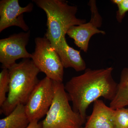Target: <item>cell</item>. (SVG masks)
<instances>
[{"label":"cell","instance_id":"obj_16","mask_svg":"<svg viewBox=\"0 0 128 128\" xmlns=\"http://www.w3.org/2000/svg\"><path fill=\"white\" fill-rule=\"evenodd\" d=\"M111 1L118 6L116 14L117 21L118 22H122L126 12H128V0H112Z\"/></svg>","mask_w":128,"mask_h":128},{"label":"cell","instance_id":"obj_10","mask_svg":"<svg viewBox=\"0 0 128 128\" xmlns=\"http://www.w3.org/2000/svg\"><path fill=\"white\" fill-rule=\"evenodd\" d=\"M114 111L107 106L102 100H96L93 102L92 112L84 128H115L114 122Z\"/></svg>","mask_w":128,"mask_h":128},{"label":"cell","instance_id":"obj_6","mask_svg":"<svg viewBox=\"0 0 128 128\" xmlns=\"http://www.w3.org/2000/svg\"><path fill=\"white\" fill-rule=\"evenodd\" d=\"M54 94V81L47 76L40 80L25 105V112L30 122L38 121L46 115Z\"/></svg>","mask_w":128,"mask_h":128},{"label":"cell","instance_id":"obj_9","mask_svg":"<svg viewBox=\"0 0 128 128\" xmlns=\"http://www.w3.org/2000/svg\"><path fill=\"white\" fill-rule=\"evenodd\" d=\"M34 6L33 4L30 2L25 7H21L18 0L0 1V32L12 26L20 28L24 32L29 31L24 14L31 12Z\"/></svg>","mask_w":128,"mask_h":128},{"label":"cell","instance_id":"obj_12","mask_svg":"<svg viewBox=\"0 0 128 128\" xmlns=\"http://www.w3.org/2000/svg\"><path fill=\"white\" fill-rule=\"evenodd\" d=\"M30 122L25 105L20 104L10 114L0 120V128H26Z\"/></svg>","mask_w":128,"mask_h":128},{"label":"cell","instance_id":"obj_2","mask_svg":"<svg viewBox=\"0 0 128 128\" xmlns=\"http://www.w3.org/2000/svg\"><path fill=\"white\" fill-rule=\"evenodd\" d=\"M9 90L6 100L1 107L0 113L7 116L18 105H25L40 80V72L32 60L23 59L8 69Z\"/></svg>","mask_w":128,"mask_h":128},{"label":"cell","instance_id":"obj_17","mask_svg":"<svg viewBox=\"0 0 128 128\" xmlns=\"http://www.w3.org/2000/svg\"><path fill=\"white\" fill-rule=\"evenodd\" d=\"M38 121H34L30 122L26 128H42L41 124L39 123Z\"/></svg>","mask_w":128,"mask_h":128},{"label":"cell","instance_id":"obj_14","mask_svg":"<svg viewBox=\"0 0 128 128\" xmlns=\"http://www.w3.org/2000/svg\"><path fill=\"white\" fill-rule=\"evenodd\" d=\"M9 70L2 68L0 73V106L2 107L6 98L9 92Z\"/></svg>","mask_w":128,"mask_h":128},{"label":"cell","instance_id":"obj_18","mask_svg":"<svg viewBox=\"0 0 128 128\" xmlns=\"http://www.w3.org/2000/svg\"></svg>","mask_w":128,"mask_h":128},{"label":"cell","instance_id":"obj_4","mask_svg":"<svg viewBox=\"0 0 128 128\" xmlns=\"http://www.w3.org/2000/svg\"><path fill=\"white\" fill-rule=\"evenodd\" d=\"M54 82V98L41 124L42 128H82L86 120L70 105L64 85Z\"/></svg>","mask_w":128,"mask_h":128},{"label":"cell","instance_id":"obj_3","mask_svg":"<svg viewBox=\"0 0 128 128\" xmlns=\"http://www.w3.org/2000/svg\"><path fill=\"white\" fill-rule=\"evenodd\" d=\"M37 6L45 12L47 18L46 32L44 37L53 48L58 46L62 38L72 26L86 22L78 18V8L70 6L62 0H34Z\"/></svg>","mask_w":128,"mask_h":128},{"label":"cell","instance_id":"obj_11","mask_svg":"<svg viewBox=\"0 0 128 128\" xmlns=\"http://www.w3.org/2000/svg\"><path fill=\"white\" fill-rule=\"evenodd\" d=\"M54 48L59 56L64 68H72L76 72L86 70V64L80 51L69 46L65 37H63L58 45Z\"/></svg>","mask_w":128,"mask_h":128},{"label":"cell","instance_id":"obj_7","mask_svg":"<svg viewBox=\"0 0 128 128\" xmlns=\"http://www.w3.org/2000/svg\"><path fill=\"white\" fill-rule=\"evenodd\" d=\"M30 36V30L10 35L0 40V62L2 68L8 69L20 59H30L32 54L26 49Z\"/></svg>","mask_w":128,"mask_h":128},{"label":"cell","instance_id":"obj_1","mask_svg":"<svg viewBox=\"0 0 128 128\" xmlns=\"http://www.w3.org/2000/svg\"><path fill=\"white\" fill-rule=\"evenodd\" d=\"M112 67L87 69L80 75L72 77L66 82L65 89L73 109L86 120L89 105L101 97L110 102L116 91L117 83L114 79Z\"/></svg>","mask_w":128,"mask_h":128},{"label":"cell","instance_id":"obj_8","mask_svg":"<svg viewBox=\"0 0 128 128\" xmlns=\"http://www.w3.org/2000/svg\"><path fill=\"white\" fill-rule=\"evenodd\" d=\"M89 6L92 12L90 21L80 25L72 26L66 34L74 40L77 47L86 53L88 50L89 41L92 36L96 34H105V32L98 28L102 26V20L96 3H92Z\"/></svg>","mask_w":128,"mask_h":128},{"label":"cell","instance_id":"obj_13","mask_svg":"<svg viewBox=\"0 0 128 128\" xmlns=\"http://www.w3.org/2000/svg\"><path fill=\"white\" fill-rule=\"evenodd\" d=\"M126 106H128V67L121 71L116 94L110 104V107L114 110Z\"/></svg>","mask_w":128,"mask_h":128},{"label":"cell","instance_id":"obj_5","mask_svg":"<svg viewBox=\"0 0 128 128\" xmlns=\"http://www.w3.org/2000/svg\"><path fill=\"white\" fill-rule=\"evenodd\" d=\"M35 49L32 60L40 72L54 81L62 83L64 67L59 56L46 37L35 38Z\"/></svg>","mask_w":128,"mask_h":128},{"label":"cell","instance_id":"obj_15","mask_svg":"<svg viewBox=\"0 0 128 128\" xmlns=\"http://www.w3.org/2000/svg\"><path fill=\"white\" fill-rule=\"evenodd\" d=\"M114 122L115 128H128V108H122L114 110Z\"/></svg>","mask_w":128,"mask_h":128}]
</instances>
